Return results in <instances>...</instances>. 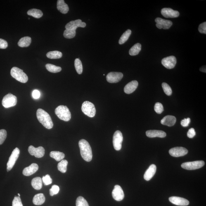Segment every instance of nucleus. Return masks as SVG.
<instances>
[{"label": "nucleus", "mask_w": 206, "mask_h": 206, "mask_svg": "<svg viewBox=\"0 0 206 206\" xmlns=\"http://www.w3.org/2000/svg\"><path fill=\"white\" fill-rule=\"evenodd\" d=\"M146 135L148 138H165L167 134L164 131L157 130H150L146 131Z\"/></svg>", "instance_id": "6ab92c4d"}, {"label": "nucleus", "mask_w": 206, "mask_h": 206, "mask_svg": "<svg viewBox=\"0 0 206 206\" xmlns=\"http://www.w3.org/2000/svg\"><path fill=\"white\" fill-rule=\"evenodd\" d=\"M157 167L154 164H152L148 168L145 173L143 178L145 180L148 181L154 176L156 172Z\"/></svg>", "instance_id": "aec40b11"}, {"label": "nucleus", "mask_w": 206, "mask_h": 206, "mask_svg": "<svg viewBox=\"0 0 206 206\" xmlns=\"http://www.w3.org/2000/svg\"><path fill=\"white\" fill-rule=\"evenodd\" d=\"M162 87L164 93L168 96H170L172 93V89L170 86L167 83H163L162 84Z\"/></svg>", "instance_id": "4c0bfd02"}, {"label": "nucleus", "mask_w": 206, "mask_h": 206, "mask_svg": "<svg viewBox=\"0 0 206 206\" xmlns=\"http://www.w3.org/2000/svg\"><path fill=\"white\" fill-rule=\"evenodd\" d=\"M31 42H32L31 38L27 36L22 38L18 41V44L20 47H28L30 45Z\"/></svg>", "instance_id": "bb28decb"}, {"label": "nucleus", "mask_w": 206, "mask_h": 206, "mask_svg": "<svg viewBox=\"0 0 206 206\" xmlns=\"http://www.w3.org/2000/svg\"><path fill=\"white\" fill-rule=\"evenodd\" d=\"M8 43L5 40L0 39V48L5 49L8 48Z\"/></svg>", "instance_id": "49530a36"}, {"label": "nucleus", "mask_w": 206, "mask_h": 206, "mask_svg": "<svg viewBox=\"0 0 206 206\" xmlns=\"http://www.w3.org/2000/svg\"><path fill=\"white\" fill-rule=\"evenodd\" d=\"M86 26V23L83 22L80 19H78L69 22L65 26L66 29H71L76 30L78 27L84 28Z\"/></svg>", "instance_id": "f3484780"}, {"label": "nucleus", "mask_w": 206, "mask_h": 206, "mask_svg": "<svg viewBox=\"0 0 206 206\" xmlns=\"http://www.w3.org/2000/svg\"><path fill=\"white\" fill-rule=\"evenodd\" d=\"M76 30L71 29H66L64 32L63 36L66 38L72 39L75 37Z\"/></svg>", "instance_id": "f704fd0d"}, {"label": "nucleus", "mask_w": 206, "mask_h": 206, "mask_svg": "<svg viewBox=\"0 0 206 206\" xmlns=\"http://www.w3.org/2000/svg\"><path fill=\"white\" fill-rule=\"evenodd\" d=\"M154 110L157 113L159 114L162 113L164 111L162 103H157L155 104Z\"/></svg>", "instance_id": "58836bf2"}, {"label": "nucleus", "mask_w": 206, "mask_h": 206, "mask_svg": "<svg viewBox=\"0 0 206 206\" xmlns=\"http://www.w3.org/2000/svg\"><path fill=\"white\" fill-rule=\"evenodd\" d=\"M32 185L36 190H39L42 188V180L40 177H36L32 180Z\"/></svg>", "instance_id": "a878e982"}, {"label": "nucleus", "mask_w": 206, "mask_h": 206, "mask_svg": "<svg viewBox=\"0 0 206 206\" xmlns=\"http://www.w3.org/2000/svg\"><path fill=\"white\" fill-rule=\"evenodd\" d=\"M74 66L77 73L80 74L83 72V66L82 63L79 59L76 58L74 61Z\"/></svg>", "instance_id": "c9c22d12"}, {"label": "nucleus", "mask_w": 206, "mask_h": 206, "mask_svg": "<svg viewBox=\"0 0 206 206\" xmlns=\"http://www.w3.org/2000/svg\"><path fill=\"white\" fill-rule=\"evenodd\" d=\"M141 49V45L140 43L137 44L133 46L129 51V54L131 56H135L139 53Z\"/></svg>", "instance_id": "c756f323"}, {"label": "nucleus", "mask_w": 206, "mask_h": 206, "mask_svg": "<svg viewBox=\"0 0 206 206\" xmlns=\"http://www.w3.org/2000/svg\"><path fill=\"white\" fill-rule=\"evenodd\" d=\"M57 8L63 14L68 13L69 8L68 5L65 3L63 0H58L57 2Z\"/></svg>", "instance_id": "b1692460"}, {"label": "nucleus", "mask_w": 206, "mask_h": 206, "mask_svg": "<svg viewBox=\"0 0 206 206\" xmlns=\"http://www.w3.org/2000/svg\"><path fill=\"white\" fill-rule=\"evenodd\" d=\"M190 122V118H185L181 121V125L183 127H188L189 125Z\"/></svg>", "instance_id": "de8ad7c7"}, {"label": "nucleus", "mask_w": 206, "mask_h": 206, "mask_svg": "<svg viewBox=\"0 0 206 206\" xmlns=\"http://www.w3.org/2000/svg\"><path fill=\"white\" fill-rule=\"evenodd\" d=\"M18 195L19 197L20 196V194L19 193H18Z\"/></svg>", "instance_id": "3c124183"}, {"label": "nucleus", "mask_w": 206, "mask_h": 206, "mask_svg": "<svg viewBox=\"0 0 206 206\" xmlns=\"http://www.w3.org/2000/svg\"><path fill=\"white\" fill-rule=\"evenodd\" d=\"M161 13L163 16L166 18H177L179 15V12L173 10L171 8H163L161 10Z\"/></svg>", "instance_id": "dca6fc26"}, {"label": "nucleus", "mask_w": 206, "mask_h": 206, "mask_svg": "<svg viewBox=\"0 0 206 206\" xmlns=\"http://www.w3.org/2000/svg\"><path fill=\"white\" fill-rule=\"evenodd\" d=\"M123 75L122 73L111 72L107 74V80L108 83H117L122 80Z\"/></svg>", "instance_id": "f8f14e48"}, {"label": "nucleus", "mask_w": 206, "mask_h": 206, "mask_svg": "<svg viewBox=\"0 0 206 206\" xmlns=\"http://www.w3.org/2000/svg\"><path fill=\"white\" fill-rule=\"evenodd\" d=\"M169 152V154L172 156L178 157L186 155L188 151L186 148L183 147H175L170 149Z\"/></svg>", "instance_id": "9d476101"}, {"label": "nucleus", "mask_w": 206, "mask_h": 206, "mask_svg": "<svg viewBox=\"0 0 206 206\" xmlns=\"http://www.w3.org/2000/svg\"><path fill=\"white\" fill-rule=\"evenodd\" d=\"M20 150L18 148H16L13 150L7 163V171L11 170L14 166L17 159L19 156Z\"/></svg>", "instance_id": "6e6552de"}, {"label": "nucleus", "mask_w": 206, "mask_h": 206, "mask_svg": "<svg viewBox=\"0 0 206 206\" xmlns=\"http://www.w3.org/2000/svg\"><path fill=\"white\" fill-rule=\"evenodd\" d=\"M7 136V133L6 130H0V145L2 144L6 140Z\"/></svg>", "instance_id": "ea45409f"}, {"label": "nucleus", "mask_w": 206, "mask_h": 206, "mask_svg": "<svg viewBox=\"0 0 206 206\" xmlns=\"http://www.w3.org/2000/svg\"><path fill=\"white\" fill-rule=\"evenodd\" d=\"M40 93L39 91L37 90H34L33 92L32 96L34 99H38L40 97Z\"/></svg>", "instance_id": "09e8293b"}, {"label": "nucleus", "mask_w": 206, "mask_h": 206, "mask_svg": "<svg viewBox=\"0 0 206 206\" xmlns=\"http://www.w3.org/2000/svg\"><path fill=\"white\" fill-rule=\"evenodd\" d=\"M200 71H201L202 72L206 73V66H203L201 67L200 69Z\"/></svg>", "instance_id": "8fccbe9b"}, {"label": "nucleus", "mask_w": 206, "mask_h": 206, "mask_svg": "<svg viewBox=\"0 0 206 206\" xmlns=\"http://www.w3.org/2000/svg\"><path fill=\"white\" fill-rule=\"evenodd\" d=\"M55 113L59 118L65 122H68L71 118V114L66 106L60 105L55 110Z\"/></svg>", "instance_id": "7ed1b4c3"}, {"label": "nucleus", "mask_w": 206, "mask_h": 206, "mask_svg": "<svg viewBox=\"0 0 206 206\" xmlns=\"http://www.w3.org/2000/svg\"><path fill=\"white\" fill-rule=\"evenodd\" d=\"M138 86V83L136 80L133 81L126 84L124 88V93L130 94L136 90Z\"/></svg>", "instance_id": "412c9836"}, {"label": "nucleus", "mask_w": 206, "mask_h": 206, "mask_svg": "<svg viewBox=\"0 0 206 206\" xmlns=\"http://www.w3.org/2000/svg\"><path fill=\"white\" fill-rule=\"evenodd\" d=\"M28 151L30 155L34 156L36 158H42L45 154L44 148L41 146L35 148L33 145H30L29 147Z\"/></svg>", "instance_id": "9b49d317"}, {"label": "nucleus", "mask_w": 206, "mask_h": 206, "mask_svg": "<svg viewBox=\"0 0 206 206\" xmlns=\"http://www.w3.org/2000/svg\"><path fill=\"white\" fill-rule=\"evenodd\" d=\"M45 201V197L44 194L40 193L37 194L34 196L33 198V203L34 205H42Z\"/></svg>", "instance_id": "393cba45"}, {"label": "nucleus", "mask_w": 206, "mask_h": 206, "mask_svg": "<svg viewBox=\"0 0 206 206\" xmlns=\"http://www.w3.org/2000/svg\"><path fill=\"white\" fill-rule=\"evenodd\" d=\"M79 145L81 157L86 162H90L92 160L93 153L89 143L86 140L82 139L79 141Z\"/></svg>", "instance_id": "f03ea898"}, {"label": "nucleus", "mask_w": 206, "mask_h": 206, "mask_svg": "<svg viewBox=\"0 0 206 206\" xmlns=\"http://www.w3.org/2000/svg\"><path fill=\"white\" fill-rule=\"evenodd\" d=\"M169 200L171 203L177 205L185 206L189 204V202L188 200L180 197H169Z\"/></svg>", "instance_id": "a211bd4d"}, {"label": "nucleus", "mask_w": 206, "mask_h": 206, "mask_svg": "<svg viewBox=\"0 0 206 206\" xmlns=\"http://www.w3.org/2000/svg\"><path fill=\"white\" fill-rule=\"evenodd\" d=\"M176 121V117L173 116L167 115L164 117L161 121V124L168 126H172L175 124Z\"/></svg>", "instance_id": "5701e85b"}, {"label": "nucleus", "mask_w": 206, "mask_h": 206, "mask_svg": "<svg viewBox=\"0 0 206 206\" xmlns=\"http://www.w3.org/2000/svg\"><path fill=\"white\" fill-rule=\"evenodd\" d=\"M205 164V162L203 161H196L184 163L182 164L181 167L187 170H195L203 167Z\"/></svg>", "instance_id": "0eeeda50"}, {"label": "nucleus", "mask_w": 206, "mask_h": 206, "mask_svg": "<svg viewBox=\"0 0 206 206\" xmlns=\"http://www.w3.org/2000/svg\"><path fill=\"white\" fill-rule=\"evenodd\" d=\"M42 180L43 183L45 186H48V185L51 184L53 182V180L52 178L50 177L49 175L47 174L45 176H43L42 178Z\"/></svg>", "instance_id": "79ce46f5"}, {"label": "nucleus", "mask_w": 206, "mask_h": 206, "mask_svg": "<svg viewBox=\"0 0 206 206\" xmlns=\"http://www.w3.org/2000/svg\"><path fill=\"white\" fill-rule=\"evenodd\" d=\"M155 22L157 23L156 25V27L160 29H168L173 25L172 22L171 21L163 19L160 18H156Z\"/></svg>", "instance_id": "2eb2a0df"}, {"label": "nucleus", "mask_w": 206, "mask_h": 206, "mask_svg": "<svg viewBox=\"0 0 206 206\" xmlns=\"http://www.w3.org/2000/svg\"><path fill=\"white\" fill-rule=\"evenodd\" d=\"M76 206H89L87 201L82 196L78 197L76 200Z\"/></svg>", "instance_id": "e433bc0d"}, {"label": "nucleus", "mask_w": 206, "mask_h": 206, "mask_svg": "<svg viewBox=\"0 0 206 206\" xmlns=\"http://www.w3.org/2000/svg\"><path fill=\"white\" fill-rule=\"evenodd\" d=\"M123 141V136L122 132L119 131H117L114 133L113 136V143L114 148L118 151L122 148Z\"/></svg>", "instance_id": "1a4fd4ad"}, {"label": "nucleus", "mask_w": 206, "mask_h": 206, "mask_svg": "<svg viewBox=\"0 0 206 206\" xmlns=\"http://www.w3.org/2000/svg\"><path fill=\"white\" fill-rule=\"evenodd\" d=\"M112 197L117 201H121L123 199L124 197V192L119 185H115L112 192Z\"/></svg>", "instance_id": "4468645a"}, {"label": "nucleus", "mask_w": 206, "mask_h": 206, "mask_svg": "<svg viewBox=\"0 0 206 206\" xmlns=\"http://www.w3.org/2000/svg\"><path fill=\"white\" fill-rule=\"evenodd\" d=\"M27 14L29 16L37 18H40L43 15V12L41 10L35 8L29 10L27 12Z\"/></svg>", "instance_id": "c85d7f7f"}, {"label": "nucleus", "mask_w": 206, "mask_h": 206, "mask_svg": "<svg viewBox=\"0 0 206 206\" xmlns=\"http://www.w3.org/2000/svg\"><path fill=\"white\" fill-rule=\"evenodd\" d=\"M12 77L17 81L22 83H26L28 81V77L23 70L17 67H13L10 71Z\"/></svg>", "instance_id": "20e7f679"}, {"label": "nucleus", "mask_w": 206, "mask_h": 206, "mask_svg": "<svg viewBox=\"0 0 206 206\" xmlns=\"http://www.w3.org/2000/svg\"><path fill=\"white\" fill-rule=\"evenodd\" d=\"M68 162L67 160H62L61 162L59 163L58 168L59 171L62 173L66 172L67 170V166L68 165Z\"/></svg>", "instance_id": "72a5a7b5"}, {"label": "nucleus", "mask_w": 206, "mask_h": 206, "mask_svg": "<svg viewBox=\"0 0 206 206\" xmlns=\"http://www.w3.org/2000/svg\"><path fill=\"white\" fill-rule=\"evenodd\" d=\"M46 67L48 71L53 73H57L62 70V68L60 67L48 63L46 65Z\"/></svg>", "instance_id": "473e14b6"}, {"label": "nucleus", "mask_w": 206, "mask_h": 206, "mask_svg": "<svg viewBox=\"0 0 206 206\" xmlns=\"http://www.w3.org/2000/svg\"><path fill=\"white\" fill-rule=\"evenodd\" d=\"M13 206H23L20 197H15L13 202Z\"/></svg>", "instance_id": "37998d69"}, {"label": "nucleus", "mask_w": 206, "mask_h": 206, "mask_svg": "<svg viewBox=\"0 0 206 206\" xmlns=\"http://www.w3.org/2000/svg\"><path fill=\"white\" fill-rule=\"evenodd\" d=\"M50 156L58 162L62 160L65 157L64 153L58 151H52L50 153Z\"/></svg>", "instance_id": "cd10ccee"}, {"label": "nucleus", "mask_w": 206, "mask_h": 206, "mask_svg": "<svg viewBox=\"0 0 206 206\" xmlns=\"http://www.w3.org/2000/svg\"><path fill=\"white\" fill-rule=\"evenodd\" d=\"M59 187L56 185H53L50 189V195L51 196H53L59 193Z\"/></svg>", "instance_id": "a19ab883"}, {"label": "nucleus", "mask_w": 206, "mask_h": 206, "mask_svg": "<svg viewBox=\"0 0 206 206\" xmlns=\"http://www.w3.org/2000/svg\"><path fill=\"white\" fill-rule=\"evenodd\" d=\"M195 135H196V132L193 128H191L188 130V133H187V136L189 138H193Z\"/></svg>", "instance_id": "a18cd8bd"}, {"label": "nucleus", "mask_w": 206, "mask_h": 206, "mask_svg": "<svg viewBox=\"0 0 206 206\" xmlns=\"http://www.w3.org/2000/svg\"><path fill=\"white\" fill-rule=\"evenodd\" d=\"M17 103V97L12 93H9L3 97L2 103L3 107L8 108L15 106Z\"/></svg>", "instance_id": "423d86ee"}, {"label": "nucleus", "mask_w": 206, "mask_h": 206, "mask_svg": "<svg viewBox=\"0 0 206 206\" xmlns=\"http://www.w3.org/2000/svg\"><path fill=\"white\" fill-rule=\"evenodd\" d=\"M46 56L50 59H58L62 58V53L58 51H50L47 53Z\"/></svg>", "instance_id": "7c9ffc66"}, {"label": "nucleus", "mask_w": 206, "mask_h": 206, "mask_svg": "<svg viewBox=\"0 0 206 206\" xmlns=\"http://www.w3.org/2000/svg\"><path fill=\"white\" fill-rule=\"evenodd\" d=\"M131 34V31L130 29H128L121 36L119 41V44H123L127 41L128 39L129 36Z\"/></svg>", "instance_id": "2f4dec72"}, {"label": "nucleus", "mask_w": 206, "mask_h": 206, "mask_svg": "<svg viewBox=\"0 0 206 206\" xmlns=\"http://www.w3.org/2000/svg\"><path fill=\"white\" fill-rule=\"evenodd\" d=\"M177 62L176 58L174 56L168 57L162 60V63L165 68L171 69L174 68Z\"/></svg>", "instance_id": "ddd939ff"}, {"label": "nucleus", "mask_w": 206, "mask_h": 206, "mask_svg": "<svg viewBox=\"0 0 206 206\" xmlns=\"http://www.w3.org/2000/svg\"><path fill=\"white\" fill-rule=\"evenodd\" d=\"M38 120L46 128L49 129L53 128V124L51 118L45 111L39 108L36 112Z\"/></svg>", "instance_id": "f257e3e1"}, {"label": "nucleus", "mask_w": 206, "mask_h": 206, "mask_svg": "<svg viewBox=\"0 0 206 206\" xmlns=\"http://www.w3.org/2000/svg\"><path fill=\"white\" fill-rule=\"evenodd\" d=\"M81 110L85 115L89 117H93L96 115V109L94 105L89 101H86L83 103Z\"/></svg>", "instance_id": "39448f33"}, {"label": "nucleus", "mask_w": 206, "mask_h": 206, "mask_svg": "<svg viewBox=\"0 0 206 206\" xmlns=\"http://www.w3.org/2000/svg\"><path fill=\"white\" fill-rule=\"evenodd\" d=\"M39 169V167L36 163H32L28 167L24 168L23 174L25 176H30L35 173Z\"/></svg>", "instance_id": "4be33fe9"}, {"label": "nucleus", "mask_w": 206, "mask_h": 206, "mask_svg": "<svg viewBox=\"0 0 206 206\" xmlns=\"http://www.w3.org/2000/svg\"><path fill=\"white\" fill-rule=\"evenodd\" d=\"M198 31L201 33L206 34V22L200 24L198 27Z\"/></svg>", "instance_id": "c03bdc74"}]
</instances>
